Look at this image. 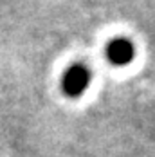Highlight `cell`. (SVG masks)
Listing matches in <instances>:
<instances>
[{"instance_id": "obj_1", "label": "cell", "mask_w": 155, "mask_h": 157, "mask_svg": "<svg viewBox=\"0 0 155 157\" xmlns=\"http://www.w3.org/2000/svg\"><path fill=\"white\" fill-rule=\"evenodd\" d=\"M90 83V72L85 65H72L67 69L62 78L63 92L70 98H78L85 92V89Z\"/></svg>"}, {"instance_id": "obj_2", "label": "cell", "mask_w": 155, "mask_h": 157, "mask_svg": "<svg viewBox=\"0 0 155 157\" xmlns=\"http://www.w3.org/2000/svg\"><path fill=\"white\" fill-rule=\"evenodd\" d=\"M135 54V49L134 44L126 38H115L112 40L107 47V58L110 60V63L114 65H126V63L132 62Z\"/></svg>"}]
</instances>
